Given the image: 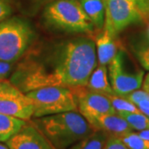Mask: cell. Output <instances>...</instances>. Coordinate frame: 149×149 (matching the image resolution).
<instances>
[{
	"mask_svg": "<svg viewBox=\"0 0 149 149\" xmlns=\"http://www.w3.org/2000/svg\"><path fill=\"white\" fill-rule=\"evenodd\" d=\"M119 139L129 149H149V140L143 139L138 133L130 132Z\"/></svg>",
	"mask_w": 149,
	"mask_h": 149,
	"instance_id": "19",
	"label": "cell"
},
{
	"mask_svg": "<svg viewBox=\"0 0 149 149\" xmlns=\"http://www.w3.org/2000/svg\"><path fill=\"white\" fill-rule=\"evenodd\" d=\"M12 13V6L9 0H0V22L6 20Z\"/></svg>",
	"mask_w": 149,
	"mask_h": 149,
	"instance_id": "23",
	"label": "cell"
},
{
	"mask_svg": "<svg viewBox=\"0 0 149 149\" xmlns=\"http://www.w3.org/2000/svg\"><path fill=\"white\" fill-rule=\"evenodd\" d=\"M109 81L107 65L98 64L91 73L85 86L91 91L104 95H113L114 92Z\"/></svg>",
	"mask_w": 149,
	"mask_h": 149,
	"instance_id": "13",
	"label": "cell"
},
{
	"mask_svg": "<svg viewBox=\"0 0 149 149\" xmlns=\"http://www.w3.org/2000/svg\"><path fill=\"white\" fill-rule=\"evenodd\" d=\"M123 118L133 130L142 131L149 129V118L143 113H131V112H118L116 113Z\"/></svg>",
	"mask_w": 149,
	"mask_h": 149,
	"instance_id": "17",
	"label": "cell"
},
{
	"mask_svg": "<svg viewBox=\"0 0 149 149\" xmlns=\"http://www.w3.org/2000/svg\"><path fill=\"white\" fill-rule=\"evenodd\" d=\"M0 149H9V148L5 144L0 143Z\"/></svg>",
	"mask_w": 149,
	"mask_h": 149,
	"instance_id": "29",
	"label": "cell"
},
{
	"mask_svg": "<svg viewBox=\"0 0 149 149\" xmlns=\"http://www.w3.org/2000/svg\"><path fill=\"white\" fill-rule=\"evenodd\" d=\"M148 37H149V26H148Z\"/></svg>",
	"mask_w": 149,
	"mask_h": 149,
	"instance_id": "30",
	"label": "cell"
},
{
	"mask_svg": "<svg viewBox=\"0 0 149 149\" xmlns=\"http://www.w3.org/2000/svg\"><path fill=\"white\" fill-rule=\"evenodd\" d=\"M108 135L102 131H94L67 149H104Z\"/></svg>",
	"mask_w": 149,
	"mask_h": 149,
	"instance_id": "16",
	"label": "cell"
},
{
	"mask_svg": "<svg viewBox=\"0 0 149 149\" xmlns=\"http://www.w3.org/2000/svg\"><path fill=\"white\" fill-rule=\"evenodd\" d=\"M83 10L95 29L101 30L104 25V0H78Z\"/></svg>",
	"mask_w": 149,
	"mask_h": 149,
	"instance_id": "14",
	"label": "cell"
},
{
	"mask_svg": "<svg viewBox=\"0 0 149 149\" xmlns=\"http://www.w3.org/2000/svg\"><path fill=\"white\" fill-rule=\"evenodd\" d=\"M27 123L26 120L0 113V142H7Z\"/></svg>",
	"mask_w": 149,
	"mask_h": 149,
	"instance_id": "15",
	"label": "cell"
},
{
	"mask_svg": "<svg viewBox=\"0 0 149 149\" xmlns=\"http://www.w3.org/2000/svg\"><path fill=\"white\" fill-rule=\"evenodd\" d=\"M108 65L109 78L115 95H126L143 85L144 70L139 68L124 49L120 48Z\"/></svg>",
	"mask_w": 149,
	"mask_h": 149,
	"instance_id": "6",
	"label": "cell"
},
{
	"mask_svg": "<svg viewBox=\"0 0 149 149\" xmlns=\"http://www.w3.org/2000/svg\"><path fill=\"white\" fill-rule=\"evenodd\" d=\"M140 137H142L143 139H147L149 140V129H146V130H142V131H139L138 133Z\"/></svg>",
	"mask_w": 149,
	"mask_h": 149,
	"instance_id": "28",
	"label": "cell"
},
{
	"mask_svg": "<svg viewBox=\"0 0 149 149\" xmlns=\"http://www.w3.org/2000/svg\"><path fill=\"white\" fill-rule=\"evenodd\" d=\"M122 97L127 99L128 101H130L136 105L139 101H141L143 100H149V93H148L144 90L143 91L136 90V91H132V92L128 93V95L122 96Z\"/></svg>",
	"mask_w": 149,
	"mask_h": 149,
	"instance_id": "21",
	"label": "cell"
},
{
	"mask_svg": "<svg viewBox=\"0 0 149 149\" xmlns=\"http://www.w3.org/2000/svg\"><path fill=\"white\" fill-rule=\"evenodd\" d=\"M104 149H129L119 138L108 137Z\"/></svg>",
	"mask_w": 149,
	"mask_h": 149,
	"instance_id": "22",
	"label": "cell"
},
{
	"mask_svg": "<svg viewBox=\"0 0 149 149\" xmlns=\"http://www.w3.org/2000/svg\"><path fill=\"white\" fill-rule=\"evenodd\" d=\"M70 89L75 98L78 111L87 121L104 114L116 113L106 95L91 91L85 85Z\"/></svg>",
	"mask_w": 149,
	"mask_h": 149,
	"instance_id": "8",
	"label": "cell"
},
{
	"mask_svg": "<svg viewBox=\"0 0 149 149\" xmlns=\"http://www.w3.org/2000/svg\"><path fill=\"white\" fill-rule=\"evenodd\" d=\"M35 125L56 149H67L95 130L80 113L69 111L37 118Z\"/></svg>",
	"mask_w": 149,
	"mask_h": 149,
	"instance_id": "2",
	"label": "cell"
},
{
	"mask_svg": "<svg viewBox=\"0 0 149 149\" xmlns=\"http://www.w3.org/2000/svg\"><path fill=\"white\" fill-rule=\"evenodd\" d=\"M34 104L33 117L69 111H77V104L70 88L64 86H46L25 94Z\"/></svg>",
	"mask_w": 149,
	"mask_h": 149,
	"instance_id": "5",
	"label": "cell"
},
{
	"mask_svg": "<svg viewBox=\"0 0 149 149\" xmlns=\"http://www.w3.org/2000/svg\"><path fill=\"white\" fill-rule=\"evenodd\" d=\"M49 25L69 32L91 33L95 29L78 0H56L43 13Z\"/></svg>",
	"mask_w": 149,
	"mask_h": 149,
	"instance_id": "3",
	"label": "cell"
},
{
	"mask_svg": "<svg viewBox=\"0 0 149 149\" xmlns=\"http://www.w3.org/2000/svg\"><path fill=\"white\" fill-rule=\"evenodd\" d=\"M0 113L28 121L33 116L34 104L25 94L0 98Z\"/></svg>",
	"mask_w": 149,
	"mask_h": 149,
	"instance_id": "11",
	"label": "cell"
},
{
	"mask_svg": "<svg viewBox=\"0 0 149 149\" xmlns=\"http://www.w3.org/2000/svg\"><path fill=\"white\" fill-rule=\"evenodd\" d=\"M33 32L27 22L18 17L0 22V61L14 63L27 52Z\"/></svg>",
	"mask_w": 149,
	"mask_h": 149,
	"instance_id": "4",
	"label": "cell"
},
{
	"mask_svg": "<svg viewBox=\"0 0 149 149\" xmlns=\"http://www.w3.org/2000/svg\"><path fill=\"white\" fill-rule=\"evenodd\" d=\"M136 106L139 108V109L145 114L147 117L149 118V100H143L139 101Z\"/></svg>",
	"mask_w": 149,
	"mask_h": 149,
	"instance_id": "26",
	"label": "cell"
},
{
	"mask_svg": "<svg viewBox=\"0 0 149 149\" xmlns=\"http://www.w3.org/2000/svg\"><path fill=\"white\" fill-rule=\"evenodd\" d=\"M97 65L95 42L77 37L46 52L28 55L17 65L10 81L24 94L46 86H83Z\"/></svg>",
	"mask_w": 149,
	"mask_h": 149,
	"instance_id": "1",
	"label": "cell"
},
{
	"mask_svg": "<svg viewBox=\"0 0 149 149\" xmlns=\"http://www.w3.org/2000/svg\"><path fill=\"white\" fill-rule=\"evenodd\" d=\"M135 54L141 66L149 70V40L140 43L135 50Z\"/></svg>",
	"mask_w": 149,
	"mask_h": 149,
	"instance_id": "20",
	"label": "cell"
},
{
	"mask_svg": "<svg viewBox=\"0 0 149 149\" xmlns=\"http://www.w3.org/2000/svg\"><path fill=\"white\" fill-rule=\"evenodd\" d=\"M104 4V27L114 38L127 27L143 20L140 11L130 0H105Z\"/></svg>",
	"mask_w": 149,
	"mask_h": 149,
	"instance_id": "7",
	"label": "cell"
},
{
	"mask_svg": "<svg viewBox=\"0 0 149 149\" xmlns=\"http://www.w3.org/2000/svg\"><path fill=\"white\" fill-rule=\"evenodd\" d=\"M116 113L118 112H131V113H142L134 104L128 101L122 96L113 95H106Z\"/></svg>",
	"mask_w": 149,
	"mask_h": 149,
	"instance_id": "18",
	"label": "cell"
},
{
	"mask_svg": "<svg viewBox=\"0 0 149 149\" xmlns=\"http://www.w3.org/2000/svg\"><path fill=\"white\" fill-rule=\"evenodd\" d=\"M104 1H105V0H104Z\"/></svg>",
	"mask_w": 149,
	"mask_h": 149,
	"instance_id": "31",
	"label": "cell"
},
{
	"mask_svg": "<svg viewBox=\"0 0 149 149\" xmlns=\"http://www.w3.org/2000/svg\"><path fill=\"white\" fill-rule=\"evenodd\" d=\"M143 88L145 91H147L148 93H149V73L143 79Z\"/></svg>",
	"mask_w": 149,
	"mask_h": 149,
	"instance_id": "27",
	"label": "cell"
},
{
	"mask_svg": "<svg viewBox=\"0 0 149 149\" xmlns=\"http://www.w3.org/2000/svg\"><path fill=\"white\" fill-rule=\"evenodd\" d=\"M6 145L9 149H56L35 123H27L6 142Z\"/></svg>",
	"mask_w": 149,
	"mask_h": 149,
	"instance_id": "9",
	"label": "cell"
},
{
	"mask_svg": "<svg viewBox=\"0 0 149 149\" xmlns=\"http://www.w3.org/2000/svg\"><path fill=\"white\" fill-rule=\"evenodd\" d=\"M95 48L98 64L108 65L117 54L118 48L115 38L104 30L95 37Z\"/></svg>",
	"mask_w": 149,
	"mask_h": 149,
	"instance_id": "12",
	"label": "cell"
},
{
	"mask_svg": "<svg viewBox=\"0 0 149 149\" xmlns=\"http://www.w3.org/2000/svg\"><path fill=\"white\" fill-rule=\"evenodd\" d=\"M13 68V63L0 61V80H5Z\"/></svg>",
	"mask_w": 149,
	"mask_h": 149,
	"instance_id": "25",
	"label": "cell"
},
{
	"mask_svg": "<svg viewBox=\"0 0 149 149\" xmlns=\"http://www.w3.org/2000/svg\"><path fill=\"white\" fill-rule=\"evenodd\" d=\"M88 123L94 130L102 131L109 137L121 138L123 135L133 132L127 121L117 113L100 115L89 120Z\"/></svg>",
	"mask_w": 149,
	"mask_h": 149,
	"instance_id": "10",
	"label": "cell"
},
{
	"mask_svg": "<svg viewBox=\"0 0 149 149\" xmlns=\"http://www.w3.org/2000/svg\"><path fill=\"white\" fill-rule=\"evenodd\" d=\"M140 11L143 19L149 17V0H130Z\"/></svg>",
	"mask_w": 149,
	"mask_h": 149,
	"instance_id": "24",
	"label": "cell"
}]
</instances>
